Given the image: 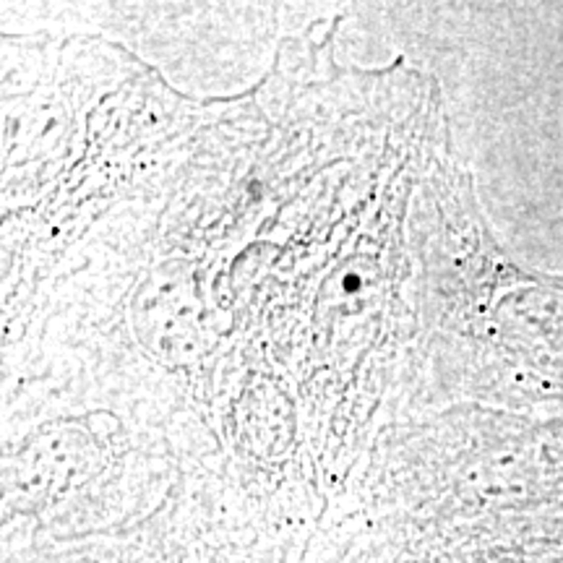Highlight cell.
Segmentation results:
<instances>
[{
  "mask_svg": "<svg viewBox=\"0 0 563 563\" xmlns=\"http://www.w3.org/2000/svg\"><path fill=\"white\" fill-rule=\"evenodd\" d=\"M360 287H363V282H360L357 274H347L344 282H341V290L344 292H360Z\"/></svg>",
  "mask_w": 563,
  "mask_h": 563,
  "instance_id": "6da1fadb",
  "label": "cell"
}]
</instances>
